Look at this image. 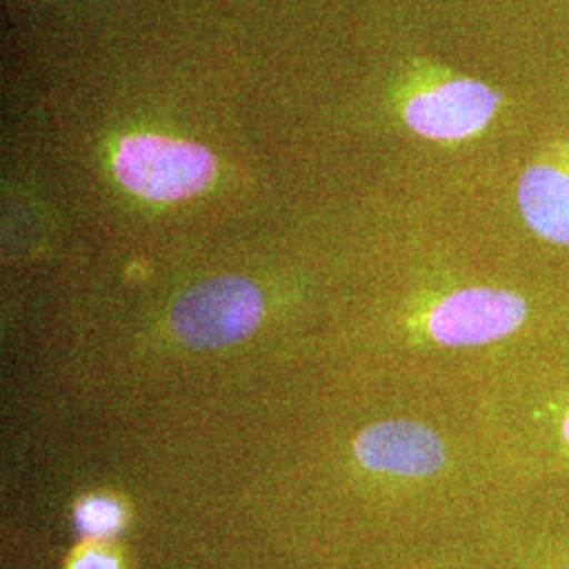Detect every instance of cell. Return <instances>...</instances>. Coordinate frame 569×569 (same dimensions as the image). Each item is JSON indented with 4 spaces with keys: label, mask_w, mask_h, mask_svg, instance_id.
I'll use <instances>...</instances> for the list:
<instances>
[{
    "label": "cell",
    "mask_w": 569,
    "mask_h": 569,
    "mask_svg": "<svg viewBox=\"0 0 569 569\" xmlns=\"http://www.w3.org/2000/svg\"><path fill=\"white\" fill-rule=\"evenodd\" d=\"M114 171L127 190L148 201H182L216 180V159L199 143L133 136L119 146Z\"/></svg>",
    "instance_id": "cell-1"
},
{
    "label": "cell",
    "mask_w": 569,
    "mask_h": 569,
    "mask_svg": "<svg viewBox=\"0 0 569 569\" xmlns=\"http://www.w3.org/2000/svg\"><path fill=\"white\" fill-rule=\"evenodd\" d=\"M260 289L239 277H222L188 289L171 310V327L190 348H222L249 338L260 326Z\"/></svg>",
    "instance_id": "cell-2"
},
{
    "label": "cell",
    "mask_w": 569,
    "mask_h": 569,
    "mask_svg": "<svg viewBox=\"0 0 569 569\" xmlns=\"http://www.w3.org/2000/svg\"><path fill=\"white\" fill-rule=\"evenodd\" d=\"M515 446L569 475V359L515 387Z\"/></svg>",
    "instance_id": "cell-3"
},
{
    "label": "cell",
    "mask_w": 569,
    "mask_h": 569,
    "mask_svg": "<svg viewBox=\"0 0 569 569\" xmlns=\"http://www.w3.org/2000/svg\"><path fill=\"white\" fill-rule=\"evenodd\" d=\"M531 308L526 298L507 289H460L432 308L428 331L451 348L493 345L517 336L528 326Z\"/></svg>",
    "instance_id": "cell-4"
},
{
    "label": "cell",
    "mask_w": 569,
    "mask_h": 569,
    "mask_svg": "<svg viewBox=\"0 0 569 569\" xmlns=\"http://www.w3.org/2000/svg\"><path fill=\"white\" fill-rule=\"evenodd\" d=\"M498 103L500 96L483 82H443L407 103L406 121L430 140H465L488 127Z\"/></svg>",
    "instance_id": "cell-5"
},
{
    "label": "cell",
    "mask_w": 569,
    "mask_h": 569,
    "mask_svg": "<svg viewBox=\"0 0 569 569\" xmlns=\"http://www.w3.org/2000/svg\"><path fill=\"white\" fill-rule=\"evenodd\" d=\"M363 467L397 477H428L446 465V446L437 432L416 422H382L367 428L357 441Z\"/></svg>",
    "instance_id": "cell-6"
},
{
    "label": "cell",
    "mask_w": 569,
    "mask_h": 569,
    "mask_svg": "<svg viewBox=\"0 0 569 569\" xmlns=\"http://www.w3.org/2000/svg\"><path fill=\"white\" fill-rule=\"evenodd\" d=\"M517 199L538 237L569 244V171L550 163L529 167L519 182Z\"/></svg>",
    "instance_id": "cell-7"
},
{
    "label": "cell",
    "mask_w": 569,
    "mask_h": 569,
    "mask_svg": "<svg viewBox=\"0 0 569 569\" xmlns=\"http://www.w3.org/2000/svg\"><path fill=\"white\" fill-rule=\"evenodd\" d=\"M122 509L108 498H89L77 509V526L89 538H108L121 529Z\"/></svg>",
    "instance_id": "cell-8"
},
{
    "label": "cell",
    "mask_w": 569,
    "mask_h": 569,
    "mask_svg": "<svg viewBox=\"0 0 569 569\" xmlns=\"http://www.w3.org/2000/svg\"><path fill=\"white\" fill-rule=\"evenodd\" d=\"M521 569H569V538L533 552Z\"/></svg>",
    "instance_id": "cell-9"
},
{
    "label": "cell",
    "mask_w": 569,
    "mask_h": 569,
    "mask_svg": "<svg viewBox=\"0 0 569 569\" xmlns=\"http://www.w3.org/2000/svg\"><path fill=\"white\" fill-rule=\"evenodd\" d=\"M70 569H121V561L108 550L89 549L72 561Z\"/></svg>",
    "instance_id": "cell-10"
}]
</instances>
